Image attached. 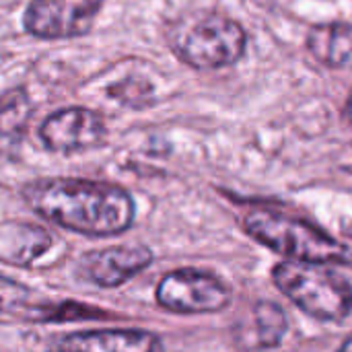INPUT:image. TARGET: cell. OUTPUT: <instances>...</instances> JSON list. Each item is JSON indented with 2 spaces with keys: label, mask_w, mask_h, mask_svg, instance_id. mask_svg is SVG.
<instances>
[{
  "label": "cell",
  "mask_w": 352,
  "mask_h": 352,
  "mask_svg": "<svg viewBox=\"0 0 352 352\" xmlns=\"http://www.w3.org/2000/svg\"><path fill=\"white\" fill-rule=\"evenodd\" d=\"M27 206L41 219L82 235H118L134 221V200L120 186L74 177L37 179L23 188Z\"/></svg>",
  "instance_id": "cell-1"
},
{
  "label": "cell",
  "mask_w": 352,
  "mask_h": 352,
  "mask_svg": "<svg viewBox=\"0 0 352 352\" xmlns=\"http://www.w3.org/2000/svg\"><path fill=\"white\" fill-rule=\"evenodd\" d=\"M274 283L283 295L311 318L336 322L351 314L352 287L349 280L320 264L287 260L274 268Z\"/></svg>",
  "instance_id": "cell-2"
},
{
  "label": "cell",
  "mask_w": 352,
  "mask_h": 352,
  "mask_svg": "<svg viewBox=\"0 0 352 352\" xmlns=\"http://www.w3.org/2000/svg\"><path fill=\"white\" fill-rule=\"evenodd\" d=\"M243 227L254 239L293 262L328 264L346 260V248L334 237L280 212L252 210L245 214Z\"/></svg>",
  "instance_id": "cell-3"
},
{
  "label": "cell",
  "mask_w": 352,
  "mask_h": 352,
  "mask_svg": "<svg viewBox=\"0 0 352 352\" xmlns=\"http://www.w3.org/2000/svg\"><path fill=\"white\" fill-rule=\"evenodd\" d=\"M248 45L245 29L223 14H206L190 23L175 39L177 56L194 68H223L235 64Z\"/></svg>",
  "instance_id": "cell-4"
},
{
  "label": "cell",
  "mask_w": 352,
  "mask_h": 352,
  "mask_svg": "<svg viewBox=\"0 0 352 352\" xmlns=\"http://www.w3.org/2000/svg\"><path fill=\"white\" fill-rule=\"evenodd\" d=\"M157 301L161 307L175 314H212L229 305L231 291L212 274L177 270L159 283Z\"/></svg>",
  "instance_id": "cell-5"
},
{
  "label": "cell",
  "mask_w": 352,
  "mask_h": 352,
  "mask_svg": "<svg viewBox=\"0 0 352 352\" xmlns=\"http://www.w3.org/2000/svg\"><path fill=\"white\" fill-rule=\"evenodd\" d=\"M103 6V0H31L23 25L41 39L87 35Z\"/></svg>",
  "instance_id": "cell-6"
},
{
  "label": "cell",
  "mask_w": 352,
  "mask_h": 352,
  "mask_svg": "<svg viewBox=\"0 0 352 352\" xmlns=\"http://www.w3.org/2000/svg\"><path fill=\"white\" fill-rule=\"evenodd\" d=\"M39 138L52 153H80L95 148L105 138L103 118L87 107H66L52 113L39 128Z\"/></svg>",
  "instance_id": "cell-7"
},
{
  "label": "cell",
  "mask_w": 352,
  "mask_h": 352,
  "mask_svg": "<svg viewBox=\"0 0 352 352\" xmlns=\"http://www.w3.org/2000/svg\"><path fill=\"white\" fill-rule=\"evenodd\" d=\"M151 262L153 254L142 245H116L87 254L82 260V272L91 283L103 289H113L136 276Z\"/></svg>",
  "instance_id": "cell-8"
},
{
  "label": "cell",
  "mask_w": 352,
  "mask_h": 352,
  "mask_svg": "<svg viewBox=\"0 0 352 352\" xmlns=\"http://www.w3.org/2000/svg\"><path fill=\"white\" fill-rule=\"evenodd\" d=\"M50 352H163V346L142 330H91L58 338Z\"/></svg>",
  "instance_id": "cell-9"
},
{
  "label": "cell",
  "mask_w": 352,
  "mask_h": 352,
  "mask_svg": "<svg viewBox=\"0 0 352 352\" xmlns=\"http://www.w3.org/2000/svg\"><path fill=\"white\" fill-rule=\"evenodd\" d=\"M0 316L23 318L33 322H62L68 318H78V305H43L35 301V293L10 278L0 276Z\"/></svg>",
  "instance_id": "cell-10"
},
{
  "label": "cell",
  "mask_w": 352,
  "mask_h": 352,
  "mask_svg": "<svg viewBox=\"0 0 352 352\" xmlns=\"http://www.w3.org/2000/svg\"><path fill=\"white\" fill-rule=\"evenodd\" d=\"M33 105L25 89H10L0 95V167L19 155Z\"/></svg>",
  "instance_id": "cell-11"
},
{
  "label": "cell",
  "mask_w": 352,
  "mask_h": 352,
  "mask_svg": "<svg viewBox=\"0 0 352 352\" xmlns=\"http://www.w3.org/2000/svg\"><path fill=\"white\" fill-rule=\"evenodd\" d=\"M52 245V235L27 223H6L0 227V260L10 264H31Z\"/></svg>",
  "instance_id": "cell-12"
},
{
  "label": "cell",
  "mask_w": 352,
  "mask_h": 352,
  "mask_svg": "<svg viewBox=\"0 0 352 352\" xmlns=\"http://www.w3.org/2000/svg\"><path fill=\"white\" fill-rule=\"evenodd\" d=\"M307 47L316 60L330 68H352V25L324 23L311 27Z\"/></svg>",
  "instance_id": "cell-13"
},
{
  "label": "cell",
  "mask_w": 352,
  "mask_h": 352,
  "mask_svg": "<svg viewBox=\"0 0 352 352\" xmlns=\"http://www.w3.org/2000/svg\"><path fill=\"white\" fill-rule=\"evenodd\" d=\"M256 322H258V336L264 346H274L280 342L287 330V320L280 307H276L274 303H260L256 309Z\"/></svg>",
  "instance_id": "cell-14"
},
{
  "label": "cell",
  "mask_w": 352,
  "mask_h": 352,
  "mask_svg": "<svg viewBox=\"0 0 352 352\" xmlns=\"http://www.w3.org/2000/svg\"><path fill=\"white\" fill-rule=\"evenodd\" d=\"M111 95L118 97L120 103L130 107H144L153 101V89L148 80L142 78H128L120 82L116 89H111Z\"/></svg>",
  "instance_id": "cell-15"
},
{
  "label": "cell",
  "mask_w": 352,
  "mask_h": 352,
  "mask_svg": "<svg viewBox=\"0 0 352 352\" xmlns=\"http://www.w3.org/2000/svg\"><path fill=\"white\" fill-rule=\"evenodd\" d=\"M344 118H346V122L352 124V93L351 97H349V101H346V105H344Z\"/></svg>",
  "instance_id": "cell-16"
},
{
  "label": "cell",
  "mask_w": 352,
  "mask_h": 352,
  "mask_svg": "<svg viewBox=\"0 0 352 352\" xmlns=\"http://www.w3.org/2000/svg\"><path fill=\"white\" fill-rule=\"evenodd\" d=\"M338 352H352V336L346 340V342H344V344H342V349H340Z\"/></svg>",
  "instance_id": "cell-17"
}]
</instances>
